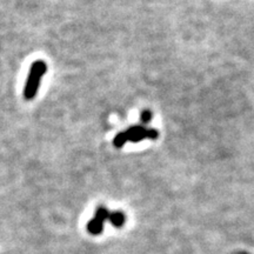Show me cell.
Instances as JSON below:
<instances>
[{"instance_id":"6da1fadb","label":"cell","mask_w":254,"mask_h":254,"mask_svg":"<svg viewBox=\"0 0 254 254\" xmlns=\"http://www.w3.org/2000/svg\"><path fill=\"white\" fill-rule=\"evenodd\" d=\"M47 71L46 64L43 60H38L32 64L28 77L24 87V97L26 100H32L36 97L38 91H39L41 79Z\"/></svg>"},{"instance_id":"7a4b0ae2","label":"cell","mask_w":254,"mask_h":254,"mask_svg":"<svg viewBox=\"0 0 254 254\" xmlns=\"http://www.w3.org/2000/svg\"><path fill=\"white\" fill-rule=\"evenodd\" d=\"M158 136V132L155 129H147L142 126H133L131 128L126 129L114 138L113 144L116 147H122L127 141L136 142L142 139H155Z\"/></svg>"},{"instance_id":"3957f363","label":"cell","mask_w":254,"mask_h":254,"mask_svg":"<svg viewBox=\"0 0 254 254\" xmlns=\"http://www.w3.org/2000/svg\"><path fill=\"white\" fill-rule=\"evenodd\" d=\"M109 218L110 212L107 211V208H105L104 206L98 207L97 211H95L94 217L87 224V231L90 232L92 236H99L104 230L105 221L109 220Z\"/></svg>"},{"instance_id":"277c9868","label":"cell","mask_w":254,"mask_h":254,"mask_svg":"<svg viewBox=\"0 0 254 254\" xmlns=\"http://www.w3.org/2000/svg\"><path fill=\"white\" fill-rule=\"evenodd\" d=\"M109 220L112 222L114 227H123L124 224H125V214L122 213V212H114V213H110Z\"/></svg>"},{"instance_id":"5b68a950","label":"cell","mask_w":254,"mask_h":254,"mask_svg":"<svg viewBox=\"0 0 254 254\" xmlns=\"http://www.w3.org/2000/svg\"><path fill=\"white\" fill-rule=\"evenodd\" d=\"M141 122L147 124L150 120L152 119V113L150 112V111H144V112L141 113V117H140Z\"/></svg>"}]
</instances>
